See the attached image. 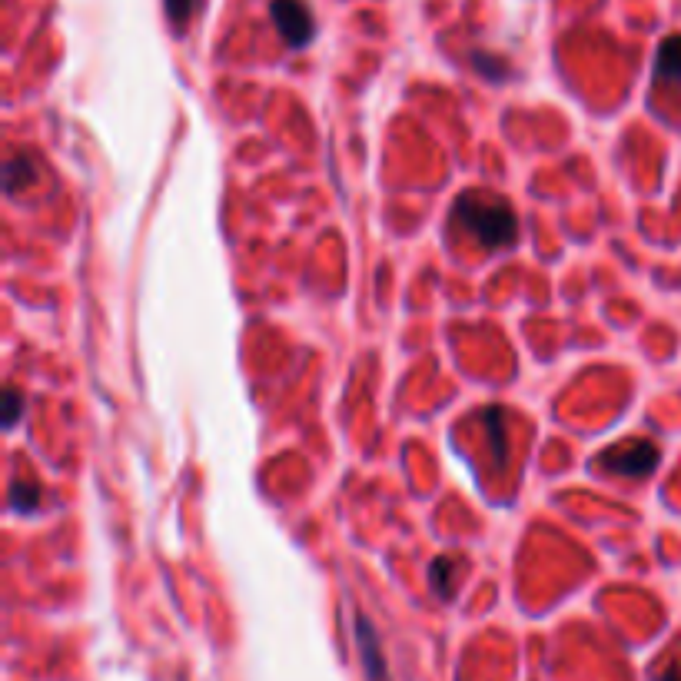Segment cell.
Segmentation results:
<instances>
[{
	"mask_svg": "<svg viewBox=\"0 0 681 681\" xmlns=\"http://www.w3.org/2000/svg\"><path fill=\"white\" fill-rule=\"evenodd\" d=\"M452 223L462 233H472L486 250H499V246H512L515 233H519V216L505 200L492 193H462L456 210H452Z\"/></svg>",
	"mask_w": 681,
	"mask_h": 681,
	"instance_id": "6da1fadb",
	"label": "cell"
},
{
	"mask_svg": "<svg viewBox=\"0 0 681 681\" xmlns=\"http://www.w3.org/2000/svg\"><path fill=\"white\" fill-rule=\"evenodd\" d=\"M658 466V449L648 439H625L618 446L605 449L598 456V469L608 476H625V479H645L648 472Z\"/></svg>",
	"mask_w": 681,
	"mask_h": 681,
	"instance_id": "7a4b0ae2",
	"label": "cell"
},
{
	"mask_svg": "<svg viewBox=\"0 0 681 681\" xmlns=\"http://www.w3.org/2000/svg\"><path fill=\"white\" fill-rule=\"evenodd\" d=\"M270 17H273L276 30H280V37L290 47H306L316 34L313 14H309V7L303 0H273Z\"/></svg>",
	"mask_w": 681,
	"mask_h": 681,
	"instance_id": "3957f363",
	"label": "cell"
},
{
	"mask_svg": "<svg viewBox=\"0 0 681 681\" xmlns=\"http://www.w3.org/2000/svg\"><path fill=\"white\" fill-rule=\"evenodd\" d=\"M356 642H359V652H363V662H366L369 678H373V681H386V662H383V655H379L376 632H373V625H369L363 615L356 618Z\"/></svg>",
	"mask_w": 681,
	"mask_h": 681,
	"instance_id": "277c9868",
	"label": "cell"
},
{
	"mask_svg": "<svg viewBox=\"0 0 681 681\" xmlns=\"http://www.w3.org/2000/svg\"><path fill=\"white\" fill-rule=\"evenodd\" d=\"M655 77L658 84H678L681 80V37L662 40L655 54Z\"/></svg>",
	"mask_w": 681,
	"mask_h": 681,
	"instance_id": "5b68a950",
	"label": "cell"
},
{
	"mask_svg": "<svg viewBox=\"0 0 681 681\" xmlns=\"http://www.w3.org/2000/svg\"><path fill=\"white\" fill-rule=\"evenodd\" d=\"M30 180H34V163L27 157H10L4 167V190L14 196L20 187H27Z\"/></svg>",
	"mask_w": 681,
	"mask_h": 681,
	"instance_id": "8992f818",
	"label": "cell"
},
{
	"mask_svg": "<svg viewBox=\"0 0 681 681\" xmlns=\"http://www.w3.org/2000/svg\"><path fill=\"white\" fill-rule=\"evenodd\" d=\"M37 502H40V486L34 479H17L14 486H10V509L34 512Z\"/></svg>",
	"mask_w": 681,
	"mask_h": 681,
	"instance_id": "52a82bcc",
	"label": "cell"
},
{
	"mask_svg": "<svg viewBox=\"0 0 681 681\" xmlns=\"http://www.w3.org/2000/svg\"><path fill=\"white\" fill-rule=\"evenodd\" d=\"M196 10H200V0H167V17L173 20V27L190 24Z\"/></svg>",
	"mask_w": 681,
	"mask_h": 681,
	"instance_id": "ba28073f",
	"label": "cell"
},
{
	"mask_svg": "<svg viewBox=\"0 0 681 681\" xmlns=\"http://www.w3.org/2000/svg\"><path fill=\"white\" fill-rule=\"evenodd\" d=\"M17 416H20V396H17V389H7L4 392V426L14 429Z\"/></svg>",
	"mask_w": 681,
	"mask_h": 681,
	"instance_id": "9c48e42d",
	"label": "cell"
},
{
	"mask_svg": "<svg viewBox=\"0 0 681 681\" xmlns=\"http://www.w3.org/2000/svg\"><path fill=\"white\" fill-rule=\"evenodd\" d=\"M655 681H681V665H668L665 672H658Z\"/></svg>",
	"mask_w": 681,
	"mask_h": 681,
	"instance_id": "30bf717a",
	"label": "cell"
}]
</instances>
